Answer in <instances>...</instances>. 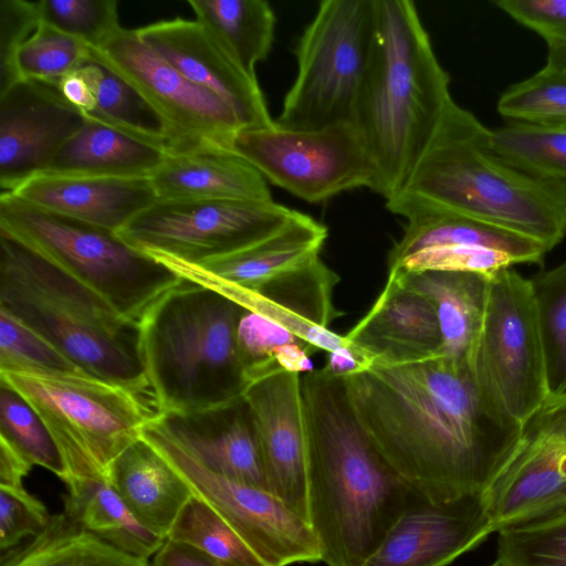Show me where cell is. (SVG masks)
I'll return each mask as SVG.
<instances>
[{
	"instance_id": "1f68e13d",
	"label": "cell",
	"mask_w": 566,
	"mask_h": 566,
	"mask_svg": "<svg viewBox=\"0 0 566 566\" xmlns=\"http://www.w3.org/2000/svg\"><path fill=\"white\" fill-rule=\"evenodd\" d=\"M91 85L94 109L84 115L140 142L167 151L161 123L147 102L126 81L104 65L88 61L76 70Z\"/></svg>"
},
{
	"instance_id": "e575fe53",
	"label": "cell",
	"mask_w": 566,
	"mask_h": 566,
	"mask_svg": "<svg viewBox=\"0 0 566 566\" xmlns=\"http://www.w3.org/2000/svg\"><path fill=\"white\" fill-rule=\"evenodd\" d=\"M167 539L199 549L219 566H266L211 506L196 496L182 509Z\"/></svg>"
},
{
	"instance_id": "ee69618b",
	"label": "cell",
	"mask_w": 566,
	"mask_h": 566,
	"mask_svg": "<svg viewBox=\"0 0 566 566\" xmlns=\"http://www.w3.org/2000/svg\"><path fill=\"white\" fill-rule=\"evenodd\" d=\"M46 506L24 486H0V549L14 548L23 538L35 536L48 525Z\"/></svg>"
},
{
	"instance_id": "f546056e",
	"label": "cell",
	"mask_w": 566,
	"mask_h": 566,
	"mask_svg": "<svg viewBox=\"0 0 566 566\" xmlns=\"http://www.w3.org/2000/svg\"><path fill=\"white\" fill-rule=\"evenodd\" d=\"M201 23L251 77L272 48L275 14L264 0H189Z\"/></svg>"
},
{
	"instance_id": "9a60e30c",
	"label": "cell",
	"mask_w": 566,
	"mask_h": 566,
	"mask_svg": "<svg viewBox=\"0 0 566 566\" xmlns=\"http://www.w3.org/2000/svg\"><path fill=\"white\" fill-rule=\"evenodd\" d=\"M493 533L566 509V392L548 395L485 495Z\"/></svg>"
},
{
	"instance_id": "816d5d0a",
	"label": "cell",
	"mask_w": 566,
	"mask_h": 566,
	"mask_svg": "<svg viewBox=\"0 0 566 566\" xmlns=\"http://www.w3.org/2000/svg\"><path fill=\"white\" fill-rule=\"evenodd\" d=\"M546 62L566 71V44L548 48Z\"/></svg>"
},
{
	"instance_id": "8d00e7d4",
	"label": "cell",
	"mask_w": 566,
	"mask_h": 566,
	"mask_svg": "<svg viewBox=\"0 0 566 566\" xmlns=\"http://www.w3.org/2000/svg\"><path fill=\"white\" fill-rule=\"evenodd\" d=\"M0 437L9 441L33 465L62 481L64 461L46 426L32 406L11 386L0 380Z\"/></svg>"
},
{
	"instance_id": "ac0fdd59",
	"label": "cell",
	"mask_w": 566,
	"mask_h": 566,
	"mask_svg": "<svg viewBox=\"0 0 566 566\" xmlns=\"http://www.w3.org/2000/svg\"><path fill=\"white\" fill-rule=\"evenodd\" d=\"M136 30L186 78L222 99L243 130L274 125L258 80L249 76L197 20L175 18Z\"/></svg>"
},
{
	"instance_id": "3957f363",
	"label": "cell",
	"mask_w": 566,
	"mask_h": 566,
	"mask_svg": "<svg viewBox=\"0 0 566 566\" xmlns=\"http://www.w3.org/2000/svg\"><path fill=\"white\" fill-rule=\"evenodd\" d=\"M394 214L455 213L523 234L549 251L566 235V189L503 160L492 129L451 98L398 191Z\"/></svg>"
},
{
	"instance_id": "cb8c5ba5",
	"label": "cell",
	"mask_w": 566,
	"mask_h": 566,
	"mask_svg": "<svg viewBox=\"0 0 566 566\" xmlns=\"http://www.w3.org/2000/svg\"><path fill=\"white\" fill-rule=\"evenodd\" d=\"M149 180L157 200H273L265 178L230 149L168 156Z\"/></svg>"
},
{
	"instance_id": "ffe728a7",
	"label": "cell",
	"mask_w": 566,
	"mask_h": 566,
	"mask_svg": "<svg viewBox=\"0 0 566 566\" xmlns=\"http://www.w3.org/2000/svg\"><path fill=\"white\" fill-rule=\"evenodd\" d=\"M156 421L209 471L270 491L254 421L243 396L205 410L160 413Z\"/></svg>"
},
{
	"instance_id": "60d3db41",
	"label": "cell",
	"mask_w": 566,
	"mask_h": 566,
	"mask_svg": "<svg viewBox=\"0 0 566 566\" xmlns=\"http://www.w3.org/2000/svg\"><path fill=\"white\" fill-rule=\"evenodd\" d=\"M41 21L96 49L123 27L116 0H40Z\"/></svg>"
},
{
	"instance_id": "ab89813d",
	"label": "cell",
	"mask_w": 566,
	"mask_h": 566,
	"mask_svg": "<svg viewBox=\"0 0 566 566\" xmlns=\"http://www.w3.org/2000/svg\"><path fill=\"white\" fill-rule=\"evenodd\" d=\"M10 370L87 374L42 336L0 308V371Z\"/></svg>"
},
{
	"instance_id": "c3c4849f",
	"label": "cell",
	"mask_w": 566,
	"mask_h": 566,
	"mask_svg": "<svg viewBox=\"0 0 566 566\" xmlns=\"http://www.w3.org/2000/svg\"><path fill=\"white\" fill-rule=\"evenodd\" d=\"M33 464L0 437V486H22Z\"/></svg>"
},
{
	"instance_id": "f1b7e54d",
	"label": "cell",
	"mask_w": 566,
	"mask_h": 566,
	"mask_svg": "<svg viewBox=\"0 0 566 566\" xmlns=\"http://www.w3.org/2000/svg\"><path fill=\"white\" fill-rule=\"evenodd\" d=\"M65 485L63 512L118 549L148 560L166 541L136 520L106 479H76Z\"/></svg>"
},
{
	"instance_id": "277c9868",
	"label": "cell",
	"mask_w": 566,
	"mask_h": 566,
	"mask_svg": "<svg viewBox=\"0 0 566 566\" xmlns=\"http://www.w3.org/2000/svg\"><path fill=\"white\" fill-rule=\"evenodd\" d=\"M375 41L358 105L361 130L386 200L410 174L452 98L450 77L410 0H375Z\"/></svg>"
},
{
	"instance_id": "f5cc1de1",
	"label": "cell",
	"mask_w": 566,
	"mask_h": 566,
	"mask_svg": "<svg viewBox=\"0 0 566 566\" xmlns=\"http://www.w3.org/2000/svg\"><path fill=\"white\" fill-rule=\"evenodd\" d=\"M491 566H502V565L500 564V562H499V560H496V562H495V563H493Z\"/></svg>"
},
{
	"instance_id": "e0dca14e",
	"label": "cell",
	"mask_w": 566,
	"mask_h": 566,
	"mask_svg": "<svg viewBox=\"0 0 566 566\" xmlns=\"http://www.w3.org/2000/svg\"><path fill=\"white\" fill-rule=\"evenodd\" d=\"M301 376L277 369L251 382L243 398L254 421L270 492L307 521V437Z\"/></svg>"
},
{
	"instance_id": "bcb514c9",
	"label": "cell",
	"mask_w": 566,
	"mask_h": 566,
	"mask_svg": "<svg viewBox=\"0 0 566 566\" xmlns=\"http://www.w3.org/2000/svg\"><path fill=\"white\" fill-rule=\"evenodd\" d=\"M494 4L542 36L547 48L566 44V0H499Z\"/></svg>"
},
{
	"instance_id": "8992f818",
	"label": "cell",
	"mask_w": 566,
	"mask_h": 566,
	"mask_svg": "<svg viewBox=\"0 0 566 566\" xmlns=\"http://www.w3.org/2000/svg\"><path fill=\"white\" fill-rule=\"evenodd\" d=\"M244 308L188 280L166 292L142 318L151 399L160 413L192 412L243 396L248 382L237 348Z\"/></svg>"
},
{
	"instance_id": "484cf974",
	"label": "cell",
	"mask_w": 566,
	"mask_h": 566,
	"mask_svg": "<svg viewBox=\"0 0 566 566\" xmlns=\"http://www.w3.org/2000/svg\"><path fill=\"white\" fill-rule=\"evenodd\" d=\"M326 238L327 228L324 224L296 211L290 221L262 241L203 265L192 266L224 282L255 290L319 255Z\"/></svg>"
},
{
	"instance_id": "5b68a950",
	"label": "cell",
	"mask_w": 566,
	"mask_h": 566,
	"mask_svg": "<svg viewBox=\"0 0 566 566\" xmlns=\"http://www.w3.org/2000/svg\"><path fill=\"white\" fill-rule=\"evenodd\" d=\"M0 308L87 374L139 395H150L139 324L122 316L94 291L2 232Z\"/></svg>"
},
{
	"instance_id": "7402d4cb",
	"label": "cell",
	"mask_w": 566,
	"mask_h": 566,
	"mask_svg": "<svg viewBox=\"0 0 566 566\" xmlns=\"http://www.w3.org/2000/svg\"><path fill=\"white\" fill-rule=\"evenodd\" d=\"M18 199L114 232L157 198L149 178L36 175L13 191Z\"/></svg>"
},
{
	"instance_id": "d6986e66",
	"label": "cell",
	"mask_w": 566,
	"mask_h": 566,
	"mask_svg": "<svg viewBox=\"0 0 566 566\" xmlns=\"http://www.w3.org/2000/svg\"><path fill=\"white\" fill-rule=\"evenodd\" d=\"M492 533L485 495L427 500L394 524L364 566H447Z\"/></svg>"
},
{
	"instance_id": "603a6c76",
	"label": "cell",
	"mask_w": 566,
	"mask_h": 566,
	"mask_svg": "<svg viewBox=\"0 0 566 566\" xmlns=\"http://www.w3.org/2000/svg\"><path fill=\"white\" fill-rule=\"evenodd\" d=\"M106 480L136 520L163 539L193 496L185 480L143 437L112 463Z\"/></svg>"
},
{
	"instance_id": "836d02e7",
	"label": "cell",
	"mask_w": 566,
	"mask_h": 566,
	"mask_svg": "<svg viewBox=\"0 0 566 566\" xmlns=\"http://www.w3.org/2000/svg\"><path fill=\"white\" fill-rule=\"evenodd\" d=\"M548 395L566 392V262L531 279Z\"/></svg>"
},
{
	"instance_id": "2e32d148",
	"label": "cell",
	"mask_w": 566,
	"mask_h": 566,
	"mask_svg": "<svg viewBox=\"0 0 566 566\" xmlns=\"http://www.w3.org/2000/svg\"><path fill=\"white\" fill-rule=\"evenodd\" d=\"M85 120L57 84L20 80L0 93V192L42 174Z\"/></svg>"
},
{
	"instance_id": "52a82bcc",
	"label": "cell",
	"mask_w": 566,
	"mask_h": 566,
	"mask_svg": "<svg viewBox=\"0 0 566 566\" xmlns=\"http://www.w3.org/2000/svg\"><path fill=\"white\" fill-rule=\"evenodd\" d=\"M0 232L32 249L138 324L184 280L116 232L40 209L9 192H0Z\"/></svg>"
},
{
	"instance_id": "5bb4252c",
	"label": "cell",
	"mask_w": 566,
	"mask_h": 566,
	"mask_svg": "<svg viewBox=\"0 0 566 566\" xmlns=\"http://www.w3.org/2000/svg\"><path fill=\"white\" fill-rule=\"evenodd\" d=\"M142 437L211 506L266 566L322 562L321 546L308 522L268 490L216 474L185 451L153 419Z\"/></svg>"
},
{
	"instance_id": "9c48e42d",
	"label": "cell",
	"mask_w": 566,
	"mask_h": 566,
	"mask_svg": "<svg viewBox=\"0 0 566 566\" xmlns=\"http://www.w3.org/2000/svg\"><path fill=\"white\" fill-rule=\"evenodd\" d=\"M375 0H324L298 39L297 75L275 124L289 130L356 125L375 41Z\"/></svg>"
},
{
	"instance_id": "ba28073f",
	"label": "cell",
	"mask_w": 566,
	"mask_h": 566,
	"mask_svg": "<svg viewBox=\"0 0 566 566\" xmlns=\"http://www.w3.org/2000/svg\"><path fill=\"white\" fill-rule=\"evenodd\" d=\"M36 411L64 461V483L106 479L112 463L159 412L143 395L84 374L0 371Z\"/></svg>"
},
{
	"instance_id": "6da1fadb",
	"label": "cell",
	"mask_w": 566,
	"mask_h": 566,
	"mask_svg": "<svg viewBox=\"0 0 566 566\" xmlns=\"http://www.w3.org/2000/svg\"><path fill=\"white\" fill-rule=\"evenodd\" d=\"M343 379L367 437L430 502L486 495L518 446L522 423L465 361L370 364Z\"/></svg>"
},
{
	"instance_id": "4316f807",
	"label": "cell",
	"mask_w": 566,
	"mask_h": 566,
	"mask_svg": "<svg viewBox=\"0 0 566 566\" xmlns=\"http://www.w3.org/2000/svg\"><path fill=\"white\" fill-rule=\"evenodd\" d=\"M168 156L160 148L86 118L42 174L149 178Z\"/></svg>"
},
{
	"instance_id": "7a4b0ae2",
	"label": "cell",
	"mask_w": 566,
	"mask_h": 566,
	"mask_svg": "<svg viewBox=\"0 0 566 566\" xmlns=\"http://www.w3.org/2000/svg\"><path fill=\"white\" fill-rule=\"evenodd\" d=\"M307 437V522L327 566H364L394 524L427 501L380 454L349 403L343 377L301 376Z\"/></svg>"
},
{
	"instance_id": "f907efd6",
	"label": "cell",
	"mask_w": 566,
	"mask_h": 566,
	"mask_svg": "<svg viewBox=\"0 0 566 566\" xmlns=\"http://www.w3.org/2000/svg\"><path fill=\"white\" fill-rule=\"evenodd\" d=\"M366 367L367 365L345 345L328 353L324 368L334 376L344 377Z\"/></svg>"
},
{
	"instance_id": "7dc6e473",
	"label": "cell",
	"mask_w": 566,
	"mask_h": 566,
	"mask_svg": "<svg viewBox=\"0 0 566 566\" xmlns=\"http://www.w3.org/2000/svg\"><path fill=\"white\" fill-rule=\"evenodd\" d=\"M151 566H219L199 549L171 539H166L154 555Z\"/></svg>"
},
{
	"instance_id": "30bf717a",
	"label": "cell",
	"mask_w": 566,
	"mask_h": 566,
	"mask_svg": "<svg viewBox=\"0 0 566 566\" xmlns=\"http://www.w3.org/2000/svg\"><path fill=\"white\" fill-rule=\"evenodd\" d=\"M97 62L126 81L158 116L169 156L231 149L243 127L235 113L150 49L137 30L122 28L96 49Z\"/></svg>"
},
{
	"instance_id": "4fadbf2b",
	"label": "cell",
	"mask_w": 566,
	"mask_h": 566,
	"mask_svg": "<svg viewBox=\"0 0 566 566\" xmlns=\"http://www.w3.org/2000/svg\"><path fill=\"white\" fill-rule=\"evenodd\" d=\"M470 368L521 423L548 396L532 283L512 266L490 276L485 317Z\"/></svg>"
},
{
	"instance_id": "d590c367",
	"label": "cell",
	"mask_w": 566,
	"mask_h": 566,
	"mask_svg": "<svg viewBox=\"0 0 566 566\" xmlns=\"http://www.w3.org/2000/svg\"><path fill=\"white\" fill-rule=\"evenodd\" d=\"M496 109L507 123L566 129V71L546 62L531 77L511 85Z\"/></svg>"
},
{
	"instance_id": "b9f144b4",
	"label": "cell",
	"mask_w": 566,
	"mask_h": 566,
	"mask_svg": "<svg viewBox=\"0 0 566 566\" xmlns=\"http://www.w3.org/2000/svg\"><path fill=\"white\" fill-rule=\"evenodd\" d=\"M293 345L313 347L280 324L244 308L237 327V348L248 386L281 369L276 359Z\"/></svg>"
},
{
	"instance_id": "f6af8a7d",
	"label": "cell",
	"mask_w": 566,
	"mask_h": 566,
	"mask_svg": "<svg viewBox=\"0 0 566 566\" xmlns=\"http://www.w3.org/2000/svg\"><path fill=\"white\" fill-rule=\"evenodd\" d=\"M40 22L36 1L0 0V93L21 80L15 55Z\"/></svg>"
},
{
	"instance_id": "83f0119b",
	"label": "cell",
	"mask_w": 566,
	"mask_h": 566,
	"mask_svg": "<svg viewBox=\"0 0 566 566\" xmlns=\"http://www.w3.org/2000/svg\"><path fill=\"white\" fill-rule=\"evenodd\" d=\"M403 234L388 255V270L424 249L478 245L505 252L517 264H539L549 250L541 242L464 216L427 211L408 217Z\"/></svg>"
},
{
	"instance_id": "74e56055",
	"label": "cell",
	"mask_w": 566,
	"mask_h": 566,
	"mask_svg": "<svg viewBox=\"0 0 566 566\" xmlns=\"http://www.w3.org/2000/svg\"><path fill=\"white\" fill-rule=\"evenodd\" d=\"M497 533L502 566H566V509Z\"/></svg>"
},
{
	"instance_id": "4dcf8cb0",
	"label": "cell",
	"mask_w": 566,
	"mask_h": 566,
	"mask_svg": "<svg viewBox=\"0 0 566 566\" xmlns=\"http://www.w3.org/2000/svg\"><path fill=\"white\" fill-rule=\"evenodd\" d=\"M1 566H151L83 530L64 512L23 545L1 555Z\"/></svg>"
},
{
	"instance_id": "7c38bea8",
	"label": "cell",
	"mask_w": 566,
	"mask_h": 566,
	"mask_svg": "<svg viewBox=\"0 0 566 566\" xmlns=\"http://www.w3.org/2000/svg\"><path fill=\"white\" fill-rule=\"evenodd\" d=\"M231 149L266 181L311 203L355 188L377 189L374 159L354 124L301 132L274 123L239 132Z\"/></svg>"
},
{
	"instance_id": "d4e9b609",
	"label": "cell",
	"mask_w": 566,
	"mask_h": 566,
	"mask_svg": "<svg viewBox=\"0 0 566 566\" xmlns=\"http://www.w3.org/2000/svg\"><path fill=\"white\" fill-rule=\"evenodd\" d=\"M388 276L432 304L442 336L441 355L470 366L483 327L491 275L423 271Z\"/></svg>"
},
{
	"instance_id": "7bdbcfd3",
	"label": "cell",
	"mask_w": 566,
	"mask_h": 566,
	"mask_svg": "<svg viewBox=\"0 0 566 566\" xmlns=\"http://www.w3.org/2000/svg\"><path fill=\"white\" fill-rule=\"evenodd\" d=\"M515 264L517 262L513 256L499 250L478 245H446L416 252L388 270V274L462 271L491 275Z\"/></svg>"
},
{
	"instance_id": "d6a6232c",
	"label": "cell",
	"mask_w": 566,
	"mask_h": 566,
	"mask_svg": "<svg viewBox=\"0 0 566 566\" xmlns=\"http://www.w3.org/2000/svg\"><path fill=\"white\" fill-rule=\"evenodd\" d=\"M492 146L513 167L566 189V129L507 123L492 130Z\"/></svg>"
},
{
	"instance_id": "681fc988",
	"label": "cell",
	"mask_w": 566,
	"mask_h": 566,
	"mask_svg": "<svg viewBox=\"0 0 566 566\" xmlns=\"http://www.w3.org/2000/svg\"><path fill=\"white\" fill-rule=\"evenodd\" d=\"M57 85L65 99L83 115L94 109V93L88 82L77 71L63 77Z\"/></svg>"
},
{
	"instance_id": "44dd1931",
	"label": "cell",
	"mask_w": 566,
	"mask_h": 566,
	"mask_svg": "<svg viewBox=\"0 0 566 566\" xmlns=\"http://www.w3.org/2000/svg\"><path fill=\"white\" fill-rule=\"evenodd\" d=\"M344 337L367 366L421 361L441 355L442 347L432 304L390 276L371 308Z\"/></svg>"
},
{
	"instance_id": "f35d334b",
	"label": "cell",
	"mask_w": 566,
	"mask_h": 566,
	"mask_svg": "<svg viewBox=\"0 0 566 566\" xmlns=\"http://www.w3.org/2000/svg\"><path fill=\"white\" fill-rule=\"evenodd\" d=\"M88 61L85 43L41 21L19 49L15 69L21 80L59 84Z\"/></svg>"
},
{
	"instance_id": "8fae6325",
	"label": "cell",
	"mask_w": 566,
	"mask_h": 566,
	"mask_svg": "<svg viewBox=\"0 0 566 566\" xmlns=\"http://www.w3.org/2000/svg\"><path fill=\"white\" fill-rule=\"evenodd\" d=\"M295 212L274 200H156L116 234L151 258L203 265L262 241Z\"/></svg>"
}]
</instances>
